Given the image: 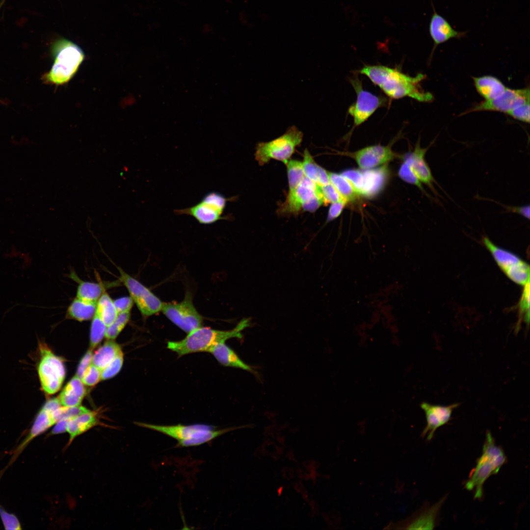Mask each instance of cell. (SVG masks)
<instances>
[{"label": "cell", "instance_id": "cell-1", "mask_svg": "<svg viewBox=\"0 0 530 530\" xmlns=\"http://www.w3.org/2000/svg\"><path fill=\"white\" fill-rule=\"evenodd\" d=\"M356 72L367 76L389 98L409 97L422 103H429L434 100L433 95L424 90L421 85L426 77L423 74L411 77L397 68L382 65H365Z\"/></svg>", "mask_w": 530, "mask_h": 530}, {"label": "cell", "instance_id": "cell-2", "mask_svg": "<svg viewBox=\"0 0 530 530\" xmlns=\"http://www.w3.org/2000/svg\"><path fill=\"white\" fill-rule=\"evenodd\" d=\"M248 325V319H243L230 330H219L201 326L187 333L180 341L168 342L167 348L176 352L178 357L196 352H209L218 343H225L231 338H241L242 330Z\"/></svg>", "mask_w": 530, "mask_h": 530}, {"label": "cell", "instance_id": "cell-3", "mask_svg": "<svg viewBox=\"0 0 530 530\" xmlns=\"http://www.w3.org/2000/svg\"><path fill=\"white\" fill-rule=\"evenodd\" d=\"M506 461V457L502 449L495 444L491 433L487 432L482 454L466 482L465 488L474 491L476 499L481 498L485 481L491 475L497 474Z\"/></svg>", "mask_w": 530, "mask_h": 530}, {"label": "cell", "instance_id": "cell-4", "mask_svg": "<svg viewBox=\"0 0 530 530\" xmlns=\"http://www.w3.org/2000/svg\"><path fill=\"white\" fill-rule=\"evenodd\" d=\"M53 47L54 62L44 79L47 82L61 85L73 78L83 61L84 54L78 45L66 39L58 41Z\"/></svg>", "mask_w": 530, "mask_h": 530}, {"label": "cell", "instance_id": "cell-5", "mask_svg": "<svg viewBox=\"0 0 530 530\" xmlns=\"http://www.w3.org/2000/svg\"><path fill=\"white\" fill-rule=\"evenodd\" d=\"M303 133L295 126L289 127L282 135L268 142H259L256 147L255 159L260 165L271 159L285 164L303 140Z\"/></svg>", "mask_w": 530, "mask_h": 530}, {"label": "cell", "instance_id": "cell-6", "mask_svg": "<svg viewBox=\"0 0 530 530\" xmlns=\"http://www.w3.org/2000/svg\"><path fill=\"white\" fill-rule=\"evenodd\" d=\"M40 360L37 372L43 392L52 395L61 388L66 375V369L62 359L56 355L44 343L39 344Z\"/></svg>", "mask_w": 530, "mask_h": 530}, {"label": "cell", "instance_id": "cell-7", "mask_svg": "<svg viewBox=\"0 0 530 530\" xmlns=\"http://www.w3.org/2000/svg\"><path fill=\"white\" fill-rule=\"evenodd\" d=\"M323 204L319 186L305 177L293 191L288 193L278 212L286 215L298 213L302 210L314 212Z\"/></svg>", "mask_w": 530, "mask_h": 530}, {"label": "cell", "instance_id": "cell-8", "mask_svg": "<svg viewBox=\"0 0 530 530\" xmlns=\"http://www.w3.org/2000/svg\"><path fill=\"white\" fill-rule=\"evenodd\" d=\"M349 81L356 94V100L348 109V114L353 118V124L350 131L366 122L379 108L389 105V99L382 95H375L364 89L358 74L349 79Z\"/></svg>", "mask_w": 530, "mask_h": 530}, {"label": "cell", "instance_id": "cell-9", "mask_svg": "<svg viewBox=\"0 0 530 530\" xmlns=\"http://www.w3.org/2000/svg\"><path fill=\"white\" fill-rule=\"evenodd\" d=\"M229 200L220 192L211 191L195 205L176 210L174 212L178 215L191 216L201 224H212L228 218L227 216H223V212Z\"/></svg>", "mask_w": 530, "mask_h": 530}, {"label": "cell", "instance_id": "cell-10", "mask_svg": "<svg viewBox=\"0 0 530 530\" xmlns=\"http://www.w3.org/2000/svg\"><path fill=\"white\" fill-rule=\"evenodd\" d=\"M482 243L490 252L502 271L514 282L525 286L530 282V267L515 254L495 245L487 237Z\"/></svg>", "mask_w": 530, "mask_h": 530}, {"label": "cell", "instance_id": "cell-11", "mask_svg": "<svg viewBox=\"0 0 530 530\" xmlns=\"http://www.w3.org/2000/svg\"><path fill=\"white\" fill-rule=\"evenodd\" d=\"M161 311L175 325L188 333L202 326L203 319L192 302V294L186 292L180 302L163 303Z\"/></svg>", "mask_w": 530, "mask_h": 530}, {"label": "cell", "instance_id": "cell-12", "mask_svg": "<svg viewBox=\"0 0 530 530\" xmlns=\"http://www.w3.org/2000/svg\"><path fill=\"white\" fill-rule=\"evenodd\" d=\"M119 280L126 287L134 303L145 317L154 315L161 311L163 303L148 288L132 277L121 268L118 267Z\"/></svg>", "mask_w": 530, "mask_h": 530}, {"label": "cell", "instance_id": "cell-13", "mask_svg": "<svg viewBox=\"0 0 530 530\" xmlns=\"http://www.w3.org/2000/svg\"><path fill=\"white\" fill-rule=\"evenodd\" d=\"M529 87L521 89L506 88L504 92L498 97L484 100L476 104L461 115L480 111H497L507 113L519 106L530 102Z\"/></svg>", "mask_w": 530, "mask_h": 530}, {"label": "cell", "instance_id": "cell-14", "mask_svg": "<svg viewBox=\"0 0 530 530\" xmlns=\"http://www.w3.org/2000/svg\"><path fill=\"white\" fill-rule=\"evenodd\" d=\"M392 144L393 142L386 146L379 144L369 146L344 154L352 158L360 169H372L393 160L396 157L392 149Z\"/></svg>", "mask_w": 530, "mask_h": 530}, {"label": "cell", "instance_id": "cell-15", "mask_svg": "<svg viewBox=\"0 0 530 530\" xmlns=\"http://www.w3.org/2000/svg\"><path fill=\"white\" fill-rule=\"evenodd\" d=\"M61 406L58 397L48 400L44 404L36 415L29 433L16 450V453L19 454L33 439L56 424L54 412Z\"/></svg>", "mask_w": 530, "mask_h": 530}, {"label": "cell", "instance_id": "cell-16", "mask_svg": "<svg viewBox=\"0 0 530 530\" xmlns=\"http://www.w3.org/2000/svg\"><path fill=\"white\" fill-rule=\"evenodd\" d=\"M431 4L433 13L429 23L428 31L433 42V46L430 54L431 58L438 45L453 38L461 39L465 38L466 37L468 31H458L454 29L445 17L437 12L431 0Z\"/></svg>", "mask_w": 530, "mask_h": 530}, {"label": "cell", "instance_id": "cell-17", "mask_svg": "<svg viewBox=\"0 0 530 530\" xmlns=\"http://www.w3.org/2000/svg\"><path fill=\"white\" fill-rule=\"evenodd\" d=\"M459 404L453 403L448 406L434 405L423 402L420 406L424 410L426 420V425L422 435L428 440L431 439L436 430L446 424L450 420L453 410Z\"/></svg>", "mask_w": 530, "mask_h": 530}, {"label": "cell", "instance_id": "cell-18", "mask_svg": "<svg viewBox=\"0 0 530 530\" xmlns=\"http://www.w3.org/2000/svg\"><path fill=\"white\" fill-rule=\"evenodd\" d=\"M135 424L138 426L163 433L178 441L197 438L216 429L214 426L205 424L160 425L139 422H135Z\"/></svg>", "mask_w": 530, "mask_h": 530}, {"label": "cell", "instance_id": "cell-19", "mask_svg": "<svg viewBox=\"0 0 530 530\" xmlns=\"http://www.w3.org/2000/svg\"><path fill=\"white\" fill-rule=\"evenodd\" d=\"M434 141L426 148L420 146V138L418 139L414 150L407 154L404 157L411 166L412 170L421 183L427 185L435 195H439L434 187L433 183L440 187L434 179L430 169L425 160V155L432 145Z\"/></svg>", "mask_w": 530, "mask_h": 530}, {"label": "cell", "instance_id": "cell-20", "mask_svg": "<svg viewBox=\"0 0 530 530\" xmlns=\"http://www.w3.org/2000/svg\"><path fill=\"white\" fill-rule=\"evenodd\" d=\"M71 277L78 283L76 297L92 303H97L107 288L116 286L117 284L121 283L120 281L110 283L84 281L79 278L74 273L71 274Z\"/></svg>", "mask_w": 530, "mask_h": 530}, {"label": "cell", "instance_id": "cell-21", "mask_svg": "<svg viewBox=\"0 0 530 530\" xmlns=\"http://www.w3.org/2000/svg\"><path fill=\"white\" fill-rule=\"evenodd\" d=\"M362 171L361 186L359 195L372 197L383 188L387 178L385 168L370 169Z\"/></svg>", "mask_w": 530, "mask_h": 530}, {"label": "cell", "instance_id": "cell-22", "mask_svg": "<svg viewBox=\"0 0 530 530\" xmlns=\"http://www.w3.org/2000/svg\"><path fill=\"white\" fill-rule=\"evenodd\" d=\"M101 424L97 413L92 411L69 420L66 432L69 438L66 447L69 446L77 437Z\"/></svg>", "mask_w": 530, "mask_h": 530}, {"label": "cell", "instance_id": "cell-23", "mask_svg": "<svg viewBox=\"0 0 530 530\" xmlns=\"http://www.w3.org/2000/svg\"><path fill=\"white\" fill-rule=\"evenodd\" d=\"M209 352L223 366L241 369L256 374V371L249 365L244 363L225 343L217 344L209 350Z\"/></svg>", "mask_w": 530, "mask_h": 530}, {"label": "cell", "instance_id": "cell-24", "mask_svg": "<svg viewBox=\"0 0 530 530\" xmlns=\"http://www.w3.org/2000/svg\"><path fill=\"white\" fill-rule=\"evenodd\" d=\"M86 393L85 385L80 378L75 375L64 387L58 398L62 406H78L81 405Z\"/></svg>", "mask_w": 530, "mask_h": 530}, {"label": "cell", "instance_id": "cell-25", "mask_svg": "<svg viewBox=\"0 0 530 530\" xmlns=\"http://www.w3.org/2000/svg\"><path fill=\"white\" fill-rule=\"evenodd\" d=\"M473 80L477 92L485 100L498 97L507 88L498 78L492 76L473 77Z\"/></svg>", "mask_w": 530, "mask_h": 530}, {"label": "cell", "instance_id": "cell-26", "mask_svg": "<svg viewBox=\"0 0 530 530\" xmlns=\"http://www.w3.org/2000/svg\"><path fill=\"white\" fill-rule=\"evenodd\" d=\"M302 162L306 177L320 186L330 183L328 172L315 162L307 149L304 151Z\"/></svg>", "mask_w": 530, "mask_h": 530}, {"label": "cell", "instance_id": "cell-27", "mask_svg": "<svg viewBox=\"0 0 530 530\" xmlns=\"http://www.w3.org/2000/svg\"><path fill=\"white\" fill-rule=\"evenodd\" d=\"M96 303L85 301L76 297L68 306L66 317L79 321L88 320L96 313Z\"/></svg>", "mask_w": 530, "mask_h": 530}, {"label": "cell", "instance_id": "cell-28", "mask_svg": "<svg viewBox=\"0 0 530 530\" xmlns=\"http://www.w3.org/2000/svg\"><path fill=\"white\" fill-rule=\"evenodd\" d=\"M121 351V346L117 343L108 340L93 354L92 363L102 371Z\"/></svg>", "mask_w": 530, "mask_h": 530}, {"label": "cell", "instance_id": "cell-29", "mask_svg": "<svg viewBox=\"0 0 530 530\" xmlns=\"http://www.w3.org/2000/svg\"><path fill=\"white\" fill-rule=\"evenodd\" d=\"M95 314L107 327L111 325L117 317L118 313L113 300L106 292L102 294L96 303Z\"/></svg>", "mask_w": 530, "mask_h": 530}, {"label": "cell", "instance_id": "cell-30", "mask_svg": "<svg viewBox=\"0 0 530 530\" xmlns=\"http://www.w3.org/2000/svg\"><path fill=\"white\" fill-rule=\"evenodd\" d=\"M330 183L347 203L353 201L358 194L356 193L351 183L341 174L328 172Z\"/></svg>", "mask_w": 530, "mask_h": 530}, {"label": "cell", "instance_id": "cell-31", "mask_svg": "<svg viewBox=\"0 0 530 530\" xmlns=\"http://www.w3.org/2000/svg\"><path fill=\"white\" fill-rule=\"evenodd\" d=\"M442 502H439L427 511L418 515L407 525L408 529H432Z\"/></svg>", "mask_w": 530, "mask_h": 530}, {"label": "cell", "instance_id": "cell-32", "mask_svg": "<svg viewBox=\"0 0 530 530\" xmlns=\"http://www.w3.org/2000/svg\"><path fill=\"white\" fill-rule=\"evenodd\" d=\"M251 426L252 425H245L240 426L231 427L218 430L214 429L197 438L178 441L177 446L180 447H187L200 445L209 442L217 437L230 431L244 427H251Z\"/></svg>", "mask_w": 530, "mask_h": 530}, {"label": "cell", "instance_id": "cell-33", "mask_svg": "<svg viewBox=\"0 0 530 530\" xmlns=\"http://www.w3.org/2000/svg\"><path fill=\"white\" fill-rule=\"evenodd\" d=\"M286 164L288 177L289 192H291L298 186L305 176L302 162L291 159Z\"/></svg>", "mask_w": 530, "mask_h": 530}, {"label": "cell", "instance_id": "cell-34", "mask_svg": "<svg viewBox=\"0 0 530 530\" xmlns=\"http://www.w3.org/2000/svg\"><path fill=\"white\" fill-rule=\"evenodd\" d=\"M107 326L96 314L92 318L90 331V348L93 349L105 336Z\"/></svg>", "mask_w": 530, "mask_h": 530}, {"label": "cell", "instance_id": "cell-35", "mask_svg": "<svg viewBox=\"0 0 530 530\" xmlns=\"http://www.w3.org/2000/svg\"><path fill=\"white\" fill-rule=\"evenodd\" d=\"M130 318L131 312L118 314L113 322L107 327L105 337L114 340L125 327Z\"/></svg>", "mask_w": 530, "mask_h": 530}, {"label": "cell", "instance_id": "cell-36", "mask_svg": "<svg viewBox=\"0 0 530 530\" xmlns=\"http://www.w3.org/2000/svg\"><path fill=\"white\" fill-rule=\"evenodd\" d=\"M91 410L81 405L66 407L61 406L54 413L56 423L61 420H70L81 414L89 412Z\"/></svg>", "mask_w": 530, "mask_h": 530}, {"label": "cell", "instance_id": "cell-37", "mask_svg": "<svg viewBox=\"0 0 530 530\" xmlns=\"http://www.w3.org/2000/svg\"><path fill=\"white\" fill-rule=\"evenodd\" d=\"M398 175L402 180L410 184L417 186L428 198H431L425 191L422 183L412 170L408 161L404 159L403 163L398 170Z\"/></svg>", "mask_w": 530, "mask_h": 530}, {"label": "cell", "instance_id": "cell-38", "mask_svg": "<svg viewBox=\"0 0 530 530\" xmlns=\"http://www.w3.org/2000/svg\"><path fill=\"white\" fill-rule=\"evenodd\" d=\"M124 361V354L120 351L113 360L101 371V380L111 378L121 370Z\"/></svg>", "mask_w": 530, "mask_h": 530}, {"label": "cell", "instance_id": "cell-39", "mask_svg": "<svg viewBox=\"0 0 530 530\" xmlns=\"http://www.w3.org/2000/svg\"><path fill=\"white\" fill-rule=\"evenodd\" d=\"M319 188L324 204L338 202L346 203L330 183L324 186H319Z\"/></svg>", "mask_w": 530, "mask_h": 530}, {"label": "cell", "instance_id": "cell-40", "mask_svg": "<svg viewBox=\"0 0 530 530\" xmlns=\"http://www.w3.org/2000/svg\"><path fill=\"white\" fill-rule=\"evenodd\" d=\"M87 386H94L101 380V371L91 363L84 371L80 378Z\"/></svg>", "mask_w": 530, "mask_h": 530}, {"label": "cell", "instance_id": "cell-41", "mask_svg": "<svg viewBox=\"0 0 530 530\" xmlns=\"http://www.w3.org/2000/svg\"><path fill=\"white\" fill-rule=\"evenodd\" d=\"M519 307L520 315L529 326L530 321V282L524 286L521 298L519 303Z\"/></svg>", "mask_w": 530, "mask_h": 530}, {"label": "cell", "instance_id": "cell-42", "mask_svg": "<svg viewBox=\"0 0 530 530\" xmlns=\"http://www.w3.org/2000/svg\"><path fill=\"white\" fill-rule=\"evenodd\" d=\"M0 517L5 530H21V525L15 515L10 513L0 505Z\"/></svg>", "mask_w": 530, "mask_h": 530}, {"label": "cell", "instance_id": "cell-43", "mask_svg": "<svg viewBox=\"0 0 530 530\" xmlns=\"http://www.w3.org/2000/svg\"><path fill=\"white\" fill-rule=\"evenodd\" d=\"M530 102L521 105L514 108L507 114L517 120L526 123H530Z\"/></svg>", "mask_w": 530, "mask_h": 530}, {"label": "cell", "instance_id": "cell-44", "mask_svg": "<svg viewBox=\"0 0 530 530\" xmlns=\"http://www.w3.org/2000/svg\"><path fill=\"white\" fill-rule=\"evenodd\" d=\"M113 303L118 314L131 312L134 303L130 296L117 298Z\"/></svg>", "mask_w": 530, "mask_h": 530}, {"label": "cell", "instance_id": "cell-45", "mask_svg": "<svg viewBox=\"0 0 530 530\" xmlns=\"http://www.w3.org/2000/svg\"><path fill=\"white\" fill-rule=\"evenodd\" d=\"M93 349L89 348L81 358L79 364L76 375L81 378L84 371L92 363Z\"/></svg>", "mask_w": 530, "mask_h": 530}, {"label": "cell", "instance_id": "cell-46", "mask_svg": "<svg viewBox=\"0 0 530 530\" xmlns=\"http://www.w3.org/2000/svg\"><path fill=\"white\" fill-rule=\"evenodd\" d=\"M494 202L499 204L505 209L506 212H513L519 214L523 216L524 217L530 219V207L529 205H524L521 206H507L504 204H501L500 202Z\"/></svg>", "mask_w": 530, "mask_h": 530}, {"label": "cell", "instance_id": "cell-47", "mask_svg": "<svg viewBox=\"0 0 530 530\" xmlns=\"http://www.w3.org/2000/svg\"><path fill=\"white\" fill-rule=\"evenodd\" d=\"M346 203L338 202L331 203L328 210L327 221L329 222L338 217L342 213Z\"/></svg>", "mask_w": 530, "mask_h": 530}, {"label": "cell", "instance_id": "cell-48", "mask_svg": "<svg viewBox=\"0 0 530 530\" xmlns=\"http://www.w3.org/2000/svg\"><path fill=\"white\" fill-rule=\"evenodd\" d=\"M69 420H64L58 422L51 431L52 435L61 434L66 431L67 423Z\"/></svg>", "mask_w": 530, "mask_h": 530}]
</instances>
